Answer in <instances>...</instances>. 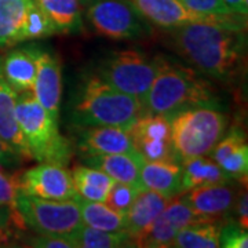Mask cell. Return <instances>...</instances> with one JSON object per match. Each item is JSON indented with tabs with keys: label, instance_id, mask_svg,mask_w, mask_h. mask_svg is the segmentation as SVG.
Returning a JSON list of instances; mask_svg holds the SVG:
<instances>
[{
	"label": "cell",
	"instance_id": "cell-29",
	"mask_svg": "<svg viewBox=\"0 0 248 248\" xmlns=\"http://www.w3.org/2000/svg\"><path fill=\"white\" fill-rule=\"evenodd\" d=\"M19 190H21V172L10 174L6 167L0 164V205L7 208L13 215L22 218V215L17 208V195Z\"/></svg>",
	"mask_w": 248,
	"mask_h": 248
},
{
	"label": "cell",
	"instance_id": "cell-4",
	"mask_svg": "<svg viewBox=\"0 0 248 248\" xmlns=\"http://www.w3.org/2000/svg\"><path fill=\"white\" fill-rule=\"evenodd\" d=\"M16 115L33 160L61 166L68 164L72 156L71 143L62 137L57 122L37 102L32 91L17 93Z\"/></svg>",
	"mask_w": 248,
	"mask_h": 248
},
{
	"label": "cell",
	"instance_id": "cell-14",
	"mask_svg": "<svg viewBox=\"0 0 248 248\" xmlns=\"http://www.w3.org/2000/svg\"><path fill=\"white\" fill-rule=\"evenodd\" d=\"M145 19L161 28L182 27L193 22L221 21L228 16H204L185 7L179 0H131ZM231 16V14H229Z\"/></svg>",
	"mask_w": 248,
	"mask_h": 248
},
{
	"label": "cell",
	"instance_id": "cell-17",
	"mask_svg": "<svg viewBox=\"0 0 248 248\" xmlns=\"http://www.w3.org/2000/svg\"><path fill=\"white\" fill-rule=\"evenodd\" d=\"M171 199L160 195L151 189H143L135 197L130 210L125 214L127 229L125 232L134 241L135 247L145 232L149 229L153 221L166 208Z\"/></svg>",
	"mask_w": 248,
	"mask_h": 248
},
{
	"label": "cell",
	"instance_id": "cell-24",
	"mask_svg": "<svg viewBox=\"0 0 248 248\" xmlns=\"http://www.w3.org/2000/svg\"><path fill=\"white\" fill-rule=\"evenodd\" d=\"M32 0H0V48L18 45Z\"/></svg>",
	"mask_w": 248,
	"mask_h": 248
},
{
	"label": "cell",
	"instance_id": "cell-34",
	"mask_svg": "<svg viewBox=\"0 0 248 248\" xmlns=\"http://www.w3.org/2000/svg\"><path fill=\"white\" fill-rule=\"evenodd\" d=\"M237 199L236 204V214H237V223L243 229L247 231L248 228V207H247V192L244 190V193H241Z\"/></svg>",
	"mask_w": 248,
	"mask_h": 248
},
{
	"label": "cell",
	"instance_id": "cell-16",
	"mask_svg": "<svg viewBox=\"0 0 248 248\" xmlns=\"http://www.w3.org/2000/svg\"><path fill=\"white\" fill-rule=\"evenodd\" d=\"M17 93L11 89L0 71V138L18 155L22 161H32L33 157L19 128L16 115Z\"/></svg>",
	"mask_w": 248,
	"mask_h": 248
},
{
	"label": "cell",
	"instance_id": "cell-19",
	"mask_svg": "<svg viewBox=\"0 0 248 248\" xmlns=\"http://www.w3.org/2000/svg\"><path fill=\"white\" fill-rule=\"evenodd\" d=\"M141 184L145 189L155 190L169 199L177 197L184 192L181 163L174 160L143 161Z\"/></svg>",
	"mask_w": 248,
	"mask_h": 248
},
{
	"label": "cell",
	"instance_id": "cell-6",
	"mask_svg": "<svg viewBox=\"0 0 248 248\" xmlns=\"http://www.w3.org/2000/svg\"><path fill=\"white\" fill-rule=\"evenodd\" d=\"M166 62L161 57H149L138 50L119 51L102 63L99 78L113 89L134 97L142 105Z\"/></svg>",
	"mask_w": 248,
	"mask_h": 248
},
{
	"label": "cell",
	"instance_id": "cell-20",
	"mask_svg": "<svg viewBox=\"0 0 248 248\" xmlns=\"http://www.w3.org/2000/svg\"><path fill=\"white\" fill-rule=\"evenodd\" d=\"M145 160L140 153H117L104 156H89L86 164L94 169L101 170L116 182H123L128 185L145 189L141 184V167Z\"/></svg>",
	"mask_w": 248,
	"mask_h": 248
},
{
	"label": "cell",
	"instance_id": "cell-37",
	"mask_svg": "<svg viewBox=\"0 0 248 248\" xmlns=\"http://www.w3.org/2000/svg\"><path fill=\"white\" fill-rule=\"evenodd\" d=\"M1 208H4V207H1V205H0V210H1Z\"/></svg>",
	"mask_w": 248,
	"mask_h": 248
},
{
	"label": "cell",
	"instance_id": "cell-33",
	"mask_svg": "<svg viewBox=\"0 0 248 248\" xmlns=\"http://www.w3.org/2000/svg\"><path fill=\"white\" fill-rule=\"evenodd\" d=\"M31 247L40 248H75L69 237L63 236H47L40 234L39 237L31 240Z\"/></svg>",
	"mask_w": 248,
	"mask_h": 248
},
{
	"label": "cell",
	"instance_id": "cell-27",
	"mask_svg": "<svg viewBox=\"0 0 248 248\" xmlns=\"http://www.w3.org/2000/svg\"><path fill=\"white\" fill-rule=\"evenodd\" d=\"M221 236V226L215 221L192 223L179 231L171 247L177 248H218Z\"/></svg>",
	"mask_w": 248,
	"mask_h": 248
},
{
	"label": "cell",
	"instance_id": "cell-13",
	"mask_svg": "<svg viewBox=\"0 0 248 248\" xmlns=\"http://www.w3.org/2000/svg\"><path fill=\"white\" fill-rule=\"evenodd\" d=\"M181 200L197 215L210 221H218L229 213L236 202L237 190L231 182L213 184L185 190Z\"/></svg>",
	"mask_w": 248,
	"mask_h": 248
},
{
	"label": "cell",
	"instance_id": "cell-25",
	"mask_svg": "<svg viewBox=\"0 0 248 248\" xmlns=\"http://www.w3.org/2000/svg\"><path fill=\"white\" fill-rule=\"evenodd\" d=\"M78 202L84 225L107 232H125L127 229L125 215L116 213L105 203L90 202L84 199H79Z\"/></svg>",
	"mask_w": 248,
	"mask_h": 248
},
{
	"label": "cell",
	"instance_id": "cell-26",
	"mask_svg": "<svg viewBox=\"0 0 248 248\" xmlns=\"http://www.w3.org/2000/svg\"><path fill=\"white\" fill-rule=\"evenodd\" d=\"M75 248H120L131 247L134 241L127 232H107L81 225L69 236Z\"/></svg>",
	"mask_w": 248,
	"mask_h": 248
},
{
	"label": "cell",
	"instance_id": "cell-35",
	"mask_svg": "<svg viewBox=\"0 0 248 248\" xmlns=\"http://www.w3.org/2000/svg\"><path fill=\"white\" fill-rule=\"evenodd\" d=\"M19 157L16 152L11 148H9L4 141L0 138V164H3L4 167H13L19 163Z\"/></svg>",
	"mask_w": 248,
	"mask_h": 248
},
{
	"label": "cell",
	"instance_id": "cell-22",
	"mask_svg": "<svg viewBox=\"0 0 248 248\" xmlns=\"http://www.w3.org/2000/svg\"><path fill=\"white\" fill-rule=\"evenodd\" d=\"M71 174L80 199L105 203L108 192L115 182L108 174L90 166H76Z\"/></svg>",
	"mask_w": 248,
	"mask_h": 248
},
{
	"label": "cell",
	"instance_id": "cell-21",
	"mask_svg": "<svg viewBox=\"0 0 248 248\" xmlns=\"http://www.w3.org/2000/svg\"><path fill=\"white\" fill-rule=\"evenodd\" d=\"M184 192L204 185L232 182V178L213 159L196 156L181 161Z\"/></svg>",
	"mask_w": 248,
	"mask_h": 248
},
{
	"label": "cell",
	"instance_id": "cell-28",
	"mask_svg": "<svg viewBox=\"0 0 248 248\" xmlns=\"http://www.w3.org/2000/svg\"><path fill=\"white\" fill-rule=\"evenodd\" d=\"M55 33H58V32L54 27L53 21L37 6L35 0H32L28 7L25 22H24L19 36H18V43L46 39V37H50Z\"/></svg>",
	"mask_w": 248,
	"mask_h": 248
},
{
	"label": "cell",
	"instance_id": "cell-31",
	"mask_svg": "<svg viewBox=\"0 0 248 248\" xmlns=\"http://www.w3.org/2000/svg\"><path fill=\"white\" fill-rule=\"evenodd\" d=\"M219 244L225 248H247L248 247V233L243 229L239 223L232 222L226 226L221 228Z\"/></svg>",
	"mask_w": 248,
	"mask_h": 248
},
{
	"label": "cell",
	"instance_id": "cell-30",
	"mask_svg": "<svg viewBox=\"0 0 248 248\" xmlns=\"http://www.w3.org/2000/svg\"><path fill=\"white\" fill-rule=\"evenodd\" d=\"M143 190L141 187H137L134 185L123 184V182H113L112 187L108 192L105 204L110 207L113 211L125 215L127 211L130 210L131 204L134 203L135 197L138 193Z\"/></svg>",
	"mask_w": 248,
	"mask_h": 248
},
{
	"label": "cell",
	"instance_id": "cell-2",
	"mask_svg": "<svg viewBox=\"0 0 248 248\" xmlns=\"http://www.w3.org/2000/svg\"><path fill=\"white\" fill-rule=\"evenodd\" d=\"M72 113L78 125H108L128 131L143 110L134 97L113 89L99 76H91L83 83Z\"/></svg>",
	"mask_w": 248,
	"mask_h": 248
},
{
	"label": "cell",
	"instance_id": "cell-8",
	"mask_svg": "<svg viewBox=\"0 0 248 248\" xmlns=\"http://www.w3.org/2000/svg\"><path fill=\"white\" fill-rule=\"evenodd\" d=\"M86 16L98 35L113 40H133L148 32L131 0H81Z\"/></svg>",
	"mask_w": 248,
	"mask_h": 248
},
{
	"label": "cell",
	"instance_id": "cell-15",
	"mask_svg": "<svg viewBox=\"0 0 248 248\" xmlns=\"http://www.w3.org/2000/svg\"><path fill=\"white\" fill-rule=\"evenodd\" d=\"M33 95L46 112L58 120L62 95L61 62L48 51H39Z\"/></svg>",
	"mask_w": 248,
	"mask_h": 248
},
{
	"label": "cell",
	"instance_id": "cell-5",
	"mask_svg": "<svg viewBox=\"0 0 248 248\" xmlns=\"http://www.w3.org/2000/svg\"><path fill=\"white\" fill-rule=\"evenodd\" d=\"M170 123L172 149L181 163L213 151L226 131L228 117L213 105H196L172 113Z\"/></svg>",
	"mask_w": 248,
	"mask_h": 248
},
{
	"label": "cell",
	"instance_id": "cell-1",
	"mask_svg": "<svg viewBox=\"0 0 248 248\" xmlns=\"http://www.w3.org/2000/svg\"><path fill=\"white\" fill-rule=\"evenodd\" d=\"M246 17L231 14L221 21H204L172 28L179 54L207 76L226 79L237 69L244 46Z\"/></svg>",
	"mask_w": 248,
	"mask_h": 248
},
{
	"label": "cell",
	"instance_id": "cell-10",
	"mask_svg": "<svg viewBox=\"0 0 248 248\" xmlns=\"http://www.w3.org/2000/svg\"><path fill=\"white\" fill-rule=\"evenodd\" d=\"M21 189L27 195L46 200H79L72 174L61 164L40 163L21 172Z\"/></svg>",
	"mask_w": 248,
	"mask_h": 248
},
{
	"label": "cell",
	"instance_id": "cell-23",
	"mask_svg": "<svg viewBox=\"0 0 248 248\" xmlns=\"http://www.w3.org/2000/svg\"><path fill=\"white\" fill-rule=\"evenodd\" d=\"M53 21L58 33H76L81 29L80 0H35Z\"/></svg>",
	"mask_w": 248,
	"mask_h": 248
},
{
	"label": "cell",
	"instance_id": "cell-18",
	"mask_svg": "<svg viewBox=\"0 0 248 248\" xmlns=\"http://www.w3.org/2000/svg\"><path fill=\"white\" fill-rule=\"evenodd\" d=\"M39 51L36 47H21L6 54L0 71L16 93L33 91Z\"/></svg>",
	"mask_w": 248,
	"mask_h": 248
},
{
	"label": "cell",
	"instance_id": "cell-7",
	"mask_svg": "<svg viewBox=\"0 0 248 248\" xmlns=\"http://www.w3.org/2000/svg\"><path fill=\"white\" fill-rule=\"evenodd\" d=\"M17 208L25 225L37 234L69 237L83 225L78 200H46L27 195L21 189L17 195Z\"/></svg>",
	"mask_w": 248,
	"mask_h": 248
},
{
	"label": "cell",
	"instance_id": "cell-9",
	"mask_svg": "<svg viewBox=\"0 0 248 248\" xmlns=\"http://www.w3.org/2000/svg\"><path fill=\"white\" fill-rule=\"evenodd\" d=\"M128 134L134 148L145 161H178L172 149L169 115L142 113L130 127Z\"/></svg>",
	"mask_w": 248,
	"mask_h": 248
},
{
	"label": "cell",
	"instance_id": "cell-11",
	"mask_svg": "<svg viewBox=\"0 0 248 248\" xmlns=\"http://www.w3.org/2000/svg\"><path fill=\"white\" fill-rule=\"evenodd\" d=\"M204 221L210 219L197 215L181 199H171V202L166 205V208L159 214V217L153 221L149 229L140 239L137 247H171L172 240L175 239L179 231H182L187 225Z\"/></svg>",
	"mask_w": 248,
	"mask_h": 248
},
{
	"label": "cell",
	"instance_id": "cell-36",
	"mask_svg": "<svg viewBox=\"0 0 248 248\" xmlns=\"http://www.w3.org/2000/svg\"><path fill=\"white\" fill-rule=\"evenodd\" d=\"M225 6L231 11L232 14L237 16H247L248 13V0H222Z\"/></svg>",
	"mask_w": 248,
	"mask_h": 248
},
{
	"label": "cell",
	"instance_id": "cell-3",
	"mask_svg": "<svg viewBox=\"0 0 248 248\" xmlns=\"http://www.w3.org/2000/svg\"><path fill=\"white\" fill-rule=\"evenodd\" d=\"M214 102L213 90L205 80L192 69L166 62L142 101V110L143 113L171 116L185 108L213 105Z\"/></svg>",
	"mask_w": 248,
	"mask_h": 248
},
{
	"label": "cell",
	"instance_id": "cell-12",
	"mask_svg": "<svg viewBox=\"0 0 248 248\" xmlns=\"http://www.w3.org/2000/svg\"><path fill=\"white\" fill-rule=\"evenodd\" d=\"M78 146L87 156L138 153L127 130L108 125H83L78 130Z\"/></svg>",
	"mask_w": 248,
	"mask_h": 248
},
{
	"label": "cell",
	"instance_id": "cell-32",
	"mask_svg": "<svg viewBox=\"0 0 248 248\" xmlns=\"http://www.w3.org/2000/svg\"><path fill=\"white\" fill-rule=\"evenodd\" d=\"M185 7L204 16H229L232 14L222 0H179Z\"/></svg>",
	"mask_w": 248,
	"mask_h": 248
}]
</instances>
